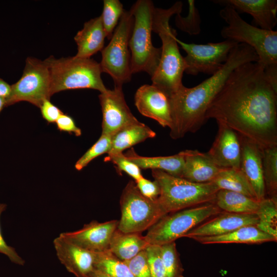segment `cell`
Segmentation results:
<instances>
[{
  "instance_id": "obj_1",
  "label": "cell",
  "mask_w": 277,
  "mask_h": 277,
  "mask_svg": "<svg viewBox=\"0 0 277 277\" xmlns=\"http://www.w3.org/2000/svg\"><path fill=\"white\" fill-rule=\"evenodd\" d=\"M262 148L277 145V91L263 68L249 62L235 69L206 112Z\"/></svg>"
},
{
  "instance_id": "obj_2",
  "label": "cell",
  "mask_w": 277,
  "mask_h": 277,
  "mask_svg": "<svg viewBox=\"0 0 277 277\" xmlns=\"http://www.w3.org/2000/svg\"><path fill=\"white\" fill-rule=\"evenodd\" d=\"M258 61V55L252 47L238 44L215 73L193 87L183 85L172 95L170 137L177 140L198 131L207 121V110L231 72L243 64Z\"/></svg>"
},
{
  "instance_id": "obj_3",
  "label": "cell",
  "mask_w": 277,
  "mask_h": 277,
  "mask_svg": "<svg viewBox=\"0 0 277 277\" xmlns=\"http://www.w3.org/2000/svg\"><path fill=\"white\" fill-rule=\"evenodd\" d=\"M182 6L181 2H177L168 9L155 7L153 15L152 31L159 35L162 45L159 66L151 77L152 84L170 97L183 86L185 64L176 41V30L169 24L171 16L180 14Z\"/></svg>"
},
{
  "instance_id": "obj_4",
  "label": "cell",
  "mask_w": 277,
  "mask_h": 277,
  "mask_svg": "<svg viewBox=\"0 0 277 277\" xmlns=\"http://www.w3.org/2000/svg\"><path fill=\"white\" fill-rule=\"evenodd\" d=\"M154 8L152 1L138 0L130 10L134 17L129 43L132 74L145 72L151 77L159 66L161 48L154 47L151 38Z\"/></svg>"
},
{
  "instance_id": "obj_5",
  "label": "cell",
  "mask_w": 277,
  "mask_h": 277,
  "mask_svg": "<svg viewBox=\"0 0 277 277\" xmlns=\"http://www.w3.org/2000/svg\"><path fill=\"white\" fill-rule=\"evenodd\" d=\"M151 174L160 187L157 200L165 215L213 202L219 190L213 182L193 183L159 170H152Z\"/></svg>"
},
{
  "instance_id": "obj_6",
  "label": "cell",
  "mask_w": 277,
  "mask_h": 277,
  "mask_svg": "<svg viewBox=\"0 0 277 277\" xmlns=\"http://www.w3.org/2000/svg\"><path fill=\"white\" fill-rule=\"evenodd\" d=\"M51 77V94L70 89H92L101 93L108 89L101 77L100 63L90 58L75 56L45 60Z\"/></svg>"
},
{
  "instance_id": "obj_7",
  "label": "cell",
  "mask_w": 277,
  "mask_h": 277,
  "mask_svg": "<svg viewBox=\"0 0 277 277\" xmlns=\"http://www.w3.org/2000/svg\"><path fill=\"white\" fill-rule=\"evenodd\" d=\"M227 25L221 31L227 40L244 44L252 47L258 56L257 63L263 69L277 64V31L267 30L245 22L231 6L225 5L220 11Z\"/></svg>"
},
{
  "instance_id": "obj_8",
  "label": "cell",
  "mask_w": 277,
  "mask_h": 277,
  "mask_svg": "<svg viewBox=\"0 0 277 277\" xmlns=\"http://www.w3.org/2000/svg\"><path fill=\"white\" fill-rule=\"evenodd\" d=\"M222 212L213 202H209L170 213L150 227L145 238L150 245L161 246L175 242Z\"/></svg>"
},
{
  "instance_id": "obj_9",
  "label": "cell",
  "mask_w": 277,
  "mask_h": 277,
  "mask_svg": "<svg viewBox=\"0 0 277 277\" xmlns=\"http://www.w3.org/2000/svg\"><path fill=\"white\" fill-rule=\"evenodd\" d=\"M133 24L131 11L124 10L109 43L101 51L100 64L102 71L111 76L114 85L123 86L131 81L129 43Z\"/></svg>"
},
{
  "instance_id": "obj_10",
  "label": "cell",
  "mask_w": 277,
  "mask_h": 277,
  "mask_svg": "<svg viewBox=\"0 0 277 277\" xmlns=\"http://www.w3.org/2000/svg\"><path fill=\"white\" fill-rule=\"evenodd\" d=\"M120 206L121 216L117 229L125 233H141L165 215L157 199L143 196L133 181L123 189Z\"/></svg>"
},
{
  "instance_id": "obj_11",
  "label": "cell",
  "mask_w": 277,
  "mask_h": 277,
  "mask_svg": "<svg viewBox=\"0 0 277 277\" xmlns=\"http://www.w3.org/2000/svg\"><path fill=\"white\" fill-rule=\"evenodd\" d=\"M51 96L50 73L46 61L28 57L22 76L11 85L10 93L5 99V107L26 101L40 108Z\"/></svg>"
},
{
  "instance_id": "obj_12",
  "label": "cell",
  "mask_w": 277,
  "mask_h": 277,
  "mask_svg": "<svg viewBox=\"0 0 277 277\" xmlns=\"http://www.w3.org/2000/svg\"><path fill=\"white\" fill-rule=\"evenodd\" d=\"M177 43L186 52L184 57L185 72L196 75L200 73L213 75L227 61L231 50L238 43L231 40L205 44L186 43L179 39Z\"/></svg>"
},
{
  "instance_id": "obj_13",
  "label": "cell",
  "mask_w": 277,
  "mask_h": 277,
  "mask_svg": "<svg viewBox=\"0 0 277 277\" xmlns=\"http://www.w3.org/2000/svg\"><path fill=\"white\" fill-rule=\"evenodd\" d=\"M103 115L102 134L112 135L138 120L133 115L125 100L122 86L114 85L98 95Z\"/></svg>"
},
{
  "instance_id": "obj_14",
  "label": "cell",
  "mask_w": 277,
  "mask_h": 277,
  "mask_svg": "<svg viewBox=\"0 0 277 277\" xmlns=\"http://www.w3.org/2000/svg\"><path fill=\"white\" fill-rule=\"evenodd\" d=\"M134 104L143 115L153 119L163 127L172 125L170 96L151 84L141 86L134 95Z\"/></svg>"
},
{
  "instance_id": "obj_15",
  "label": "cell",
  "mask_w": 277,
  "mask_h": 277,
  "mask_svg": "<svg viewBox=\"0 0 277 277\" xmlns=\"http://www.w3.org/2000/svg\"><path fill=\"white\" fill-rule=\"evenodd\" d=\"M117 224V220L102 223L92 221L79 230L60 234L76 245L90 252L98 253L108 249Z\"/></svg>"
},
{
  "instance_id": "obj_16",
  "label": "cell",
  "mask_w": 277,
  "mask_h": 277,
  "mask_svg": "<svg viewBox=\"0 0 277 277\" xmlns=\"http://www.w3.org/2000/svg\"><path fill=\"white\" fill-rule=\"evenodd\" d=\"M215 140L206 152L221 169L240 168L241 154L240 135L227 125L217 123Z\"/></svg>"
},
{
  "instance_id": "obj_17",
  "label": "cell",
  "mask_w": 277,
  "mask_h": 277,
  "mask_svg": "<svg viewBox=\"0 0 277 277\" xmlns=\"http://www.w3.org/2000/svg\"><path fill=\"white\" fill-rule=\"evenodd\" d=\"M240 169L249 182L256 199L259 202L266 197L263 174L262 147L242 135H240Z\"/></svg>"
},
{
  "instance_id": "obj_18",
  "label": "cell",
  "mask_w": 277,
  "mask_h": 277,
  "mask_svg": "<svg viewBox=\"0 0 277 277\" xmlns=\"http://www.w3.org/2000/svg\"><path fill=\"white\" fill-rule=\"evenodd\" d=\"M258 219L255 214H239L223 211L193 228L183 237L212 236L230 232L245 226L256 225Z\"/></svg>"
},
{
  "instance_id": "obj_19",
  "label": "cell",
  "mask_w": 277,
  "mask_h": 277,
  "mask_svg": "<svg viewBox=\"0 0 277 277\" xmlns=\"http://www.w3.org/2000/svg\"><path fill=\"white\" fill-rule=\"evenodd\" d=\"M53 243L60 262L76 277H85L94 269L95 253L76 245L61 234Z\"/></svg>"
},
{
  "instance_id": "obj_20",
  "label": "cell",
  "mask_w": 277,
  "mask_h": 277,
  "mask_svg": "<svg viewBox=\"0 0 277 277\" xmlns=\"http://www.w3.org/2000/svg\"><path fill=\"white\" fill-rule=\"evenodd\" d=\"M214 3L227 5L238 12L251 15L259 28L273 30L277 23L276 0H219Z\"/></svg>"
},
{
  "instance_id": "obj_21",
  "label": "cell",
  "mask_w": 277,
  "mask_h": 277,
  "mask_svg": "<svg viewBox=\"0 0 277 277\" xmlns=\"http://www.w3.org/2000/svg\"><path fill=\"white\" fill-rule=\"evenodd\" d=\"M184 166L181 177L196 183L212 182L222 169L207 153L197 150L181 151Z\"/></svg>"
},
{
  "instance_id": "obj_22",
  "label": "cell",
  "mask_w": 277,
  "mask_h": 277,
  "mask_svg": "<svg viewBox=\"0 0 277 277\" xmlns=\"http://www.w3.org/2000/svg\"><path fill=\"white\" fill-rule=\"evenodd\" d=\"M105 37L101 15L85 23L83 29L74 37L77 46V52L75 56L90 58L104 48Z\"/></svg>"
},
{
  "instance_id": "obj_23",
  "label": "cell",
  "mask_w": 277,
  "mask_h": 277,
  "mask_svg": "<svg viewBox=\"0 0 277 277\" xmlns=\"http://www.w3.org/2000/svg\"><path fill=\"white\" fill-rule=\"evenodd\" d=\"M193 240L202 244L228 243L251 244L277 241V239L262 231L255 225L243 226L222 235L196 238Z\"/></svg>"
},
{
  "instance_id": "obj_24",
  "label": "cell",
  "mask_w": 277,
  "mask_h": 277,
  "mask_svg": "<svg viewBox=\"0 0 277 277\" xmlns=\"http://www.w3.org/2000/svg\"><path fill=\"white\" fill-rule=\"evenodd\" d=\"M125 155L140 169L161 170L181 177L184 166V158L181 151L170 156L149 157L141 156L133 148H131Z\"/></svg>"
},
{
  "instance_id": "obj_25",
  "label": "cell",
  "mask_w": 277,
  "mask_h": 277,
  "mask_svg": "<svg viewBox=\"0 0 277 277\" xmlns=\"http://www.w3.org/2000/svg\"><path fill=\"white\" fill-rule=\"evenodd\" d=\"M155 136V132L150 127L137 121L124 126L112 135L111 146L108 153L123 152L125 149Z\"/></svg>"
},
{
  "instance_id": "obj_26",
  "label": "cell",
  "mask_w": 277,
  "mask_h": 277,
  "mask_svg": "<svg viewBox=\"0 0 277 277\" xmlns=\"http://www.w3.org/2000/svg\"><path fill=\"white\" fill-rule=\"evenodd\" d=\"M150 244L141 233H125L116 229L113 232L108 250L120 260H129Z\"/></svg>"
},
{
  "instance_id": "obj_27",
  "label": "cell",
  "mask_w": 277,
  "mask_h": 277,
  "mask_svg": "<svg viewBox=\"0 0 277 277\" xmlns=\"http://www.w3.org/2000/svg\"><path fill=\"white\" fill-rule=\"evenodd\" d=\"M224 212L239 214H255L259 202L242 193L219 189L213 202Z\"/></svg>"
},
{
  "instance_id": "obj_28",
  "label": "cell",
  "mask_w": 277,
  "mask_h": 277,
  "mask_svg": "<svg viewBox=\"0 0 277 277\" xmlns=\"http://www.w3.org/2000/svg\"><path fill=\"white\" fill-rule=\"evenodd\" d=\"M212 182L219 189L239 192L256 199L249 182L240 168L222 169Z\"/></svg>"
},
{
  "instance_id": "obj_29",
  "label": "cell",
  "mask_w": 277,
  "mask_h": 277,
  "mask_svg": "<svg viewBox=\"0 0 277 277\" xmlns=\"http://www.w3.org/2000/svg\"><path fill=\"white\" fill-rule=\"evenodd\" d=\"M262 166L266 197L277 201V145L262 148Z\"/></svg>"
},
{
  "instance_id": "obj_30",
  "label": "cell",
  "mask_w": 277,
  "mask_h": 277,
  "mask_svg": "<svg viewBox=\"0 0 277 277\" xmlns=\"http://www.w3.org/2000/svg\"><path fill=\"white\" fill-rule=\"evenodd\" d=\"M94 269L111 277H134L127 265L108 249L95 253Z\"/></svg>"
},
{
  "instance_id": "obj_31",
  "label": "cell",
  "mask_w": 277,
  "mask_h": 277,
  "mask_svg": "<svg viewBox=\"0 0 277 277\" xmlns=\"http://www.w3.org/2000/svg\"><path fill=\"white\" fill-rule=\"evenodd\" d=\"M255 214L258 219L256 227L277 239V201L268 197L259 201Z\"/></svg>"
},
{
  "instance_id": "obj_32",
  "label": "cell",
  "mask_w": 277,
  "mask_h": 277,
  "mask_svg": "<svg viewBox=\"0 0 277 277\" xmlns=\"http://www.w3.org/2000/svg\"><path fill=\"white\" fill-rule=\"evenodd\" d=\"M102 18L106 37L110 39L124 9L119 0H104Z\"/></svg>"
},
{
  "instance_id": "obj_33",
  "label": "cell",
  "mask_w": 277,
  "mask_h": 277,
  "mask_svg": "<svg viewBox=\"0 0 277 277\" xmlns=\"http://www.w3.org/2000/svg\"><path fill=\"white\" fill-rule=\"evenodd\" d=\"M166 277H184L182 267L175 242L160 246Z\"/></svg>"
},
{
  "instance_id": "obj_34",
  "label": "cell",
  "mask_w": 277,
  "mask_h": 277,
  "mask_svg": "<svg viewBox=\"0 0 277 277\" xmlns=\"http://www.w3.org/2000/svg\"><path fill=\"white\" fill-rule=\"evenodd\" d=\"M189 11L186 17L180 14L176 15L175 22L176 27L190 35H197L201 31V19L199 11L195 5L194 0H188Z\"/></svg>"
},
{
  "instance_id": "obj_35",
  "label": "cell",
  "mask_w": 277,
  "mask_h": 277,
  "mask_svg": "<svg viewBox=\"0 0 277 277\" xmlns=\"http://www.w3.org/2000/svg\"><path fill=\"white\" fill-rule=\"evenodd\" d=\"M111 141L112 135L102 134L96 142L76 162L75 169L81 170L95 157L104 153H108L111 148Z\"/></svg>"
},
{
  "instance_id": "obj_36",
  "label": "cell",
  "mask_w": 277,
  "mask_h": 277,
  "mask_svg": "<svg viewBox=\"0 0 277 277\" xmlns=\"http://www.w3.org/2000/svg\"><path fill=\"white\" fill-rule=\"evenodd\" d=\"M105 161L111 162L115 165L118 172H125L135 181L143 177L141 169L129 161L123 152L108 153Z\"/></svg>"
},
{
  "instance_id": "obj_37",
  "label": "cell",
  "mask_w": 277,
  "mask_h": 277,
  "mask_svg": "<svg viewBox=\"0 0 277 277\" xmlns=\"http://www.w3.org/2000/svg\"><path fill=\"white\" fill-rule=\"evenodd\" d=\"M146 250L151 277H166L160 246L149 245Z\"/></svg>"
},
{
  "instance_id": "obj_38",
  "label": "cell",
  "mask_w": 277,
  "mask_h": 277,
  "mask_svg": "<svg viewBox=\"0 0 277 277\" xmlns=\"http://www.w3.org/2000/svg\"><path fill=\"white\" fill-rule=\"evenodd\" d=\"M123 262L134 277H151L146 249L132 258Z\"/></svg>"
},
{
  "instance_id": "obj_39",
  "label": "cell",
  "mask_w": 277,
  "mask_h": 277,
  "mask_svg": "<svg viewBox=\"0 0 277 277\" xmlns=\"http://www.w3.org/2000/svg\"><path fill=\"white\" fill-rule=\"evenodd\" d=\"M7 205L0 203V219L2 213L6 209ZM0 253L6 255L10 261L15 264L23 266L24 260L17 253L15 249L8 245L5 241L2 233L0 225Z\"/></svg>"
},
{
  "instance_id": "obj_40",
  "label": "cell",
  "mask_w": 277,
  "mask_h": 277,
  "mask_svg": "<svg viewBox=\"0 0 277 277\" xmlns=\"http://www.w3.org/2000/svg\"><path fill=\"white\" fill-rule=\"evenodd\" d=\"M136 186L141 193L145 197L155 200L160 193V189L157 182L151 181L143 176L135 181Z\"/></svg>"
},
{
  "instance_id": "obj_41",
  "label": "cell",
  "mask_w": 277,
  "mask_h": 277,
  "mask_svg": "<svg viewBox=\"0 0 277 277\" xmlns=\"http://www.w3.org/2000/svg\"><path fill=\"white\" fill-rule=\"evenodd\" d=\"M55 123L57 128L61 131L73 133L77 136L82 134L81 129L76 126L73 118L68 115L63 113L57 118Z\"/></svg>"
},
{
  "instance_id": "obj_42",
  "label": "cell",
  "mask_w": 277,
  "mask_h": 277,
  "mask_svg": "<svg viewBox=\"0 0 277 277\" xmlns=\"http://www.w3.org/2000/svg\"><path fill=\"white\" fill-rule=\"evenodd\" d=\"M43 117L49 123H54L63 113L50 102L45 100L40 107Z\"/></svg>"
},
{
  "instance_id": "obj_43",
  "label": "cell",
  "mask_w": 277,
  "mask_h": 277,
  "mask_svg": "<svg viewBox=\"0 0 277 277\" xmlns=\"http://www.w3.org/2000/svg\"><path fill=\"white\" fill-rule=\"evenodd\" d=\"M264 72L268 82L277 91V64L266 67Z\"/></svg>"
},
{
  "instance_id": "obj_44",
  "label": "cell",
  "mask_w": 277,
  "mask_h": 277,
  "mask_svg": "<svg viewBox=\"0 0 277 277\" xmlns=\"http://www.w3.org/2000/svg\"><path fill=\"white\" fill-rule=\"evenodd\" d=\"M11 91V85L0 78V97L6 98Z\"/></svg>"
},
{
  "instance_id": "obj_45",
  "label": "cell",
  "mask_w": 277,
  "mask_h": 277,
  "mask_svg": "<svg viewBox=\"0 0 277 277\" xmlns=\"http://www.w3.org/2000/svg\"><path fill=\"white\" fill-rule=\"evenodd\" d=\"M85 277H111V276L101 271L94 269Z\"/></svg>"
},
{
  "instance_id": "obj_46",
  "label": "cell",
  "mask_w": 277,
  "mask_h": 277,
  "mask_svg": "<svg viewBox=\"0 0 277 277\" xmlns=\"http://www.w3.org/2000/svg\"><path fill=\"white\" fill-rule=\"evenodd\" d=\"M5 100L4 98L0 97V112L5 107Z\"/></svg>"
}]
</instances>
